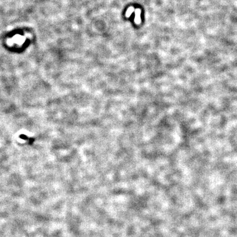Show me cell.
<instances>
[{"label": "cell", "mask_w": 237, "mask_h": 237, "mask_svg": "<svg viewBox=\"0 0 237 237\" xmlns=\"http://www.w3.org/2000/svg\"><path fill=\"white\" fill-rule=\"evenodd\" d=\"M140 13L141 10L139 8L136 9L135 10V22L137 24H139L141 23V18H140Z\"/></svg>", "instance_id": "cell-1"}, {"label": "cell", "mask_w": 237, "mask_h": 237, "mask_svg": "<svg viewBox=\"0 0 237 237\" xmlns=\"http://www.w3.org/2000/svg\"><path fill=\"white\" fill-rule=\"evenodd\" d=\"M133 11H134V8H133V7H129L127 10V11H126V17L127 18H129L131 14L133 13Z\"/></svg>", "instance_id": "cell-2"}]
</instances>
